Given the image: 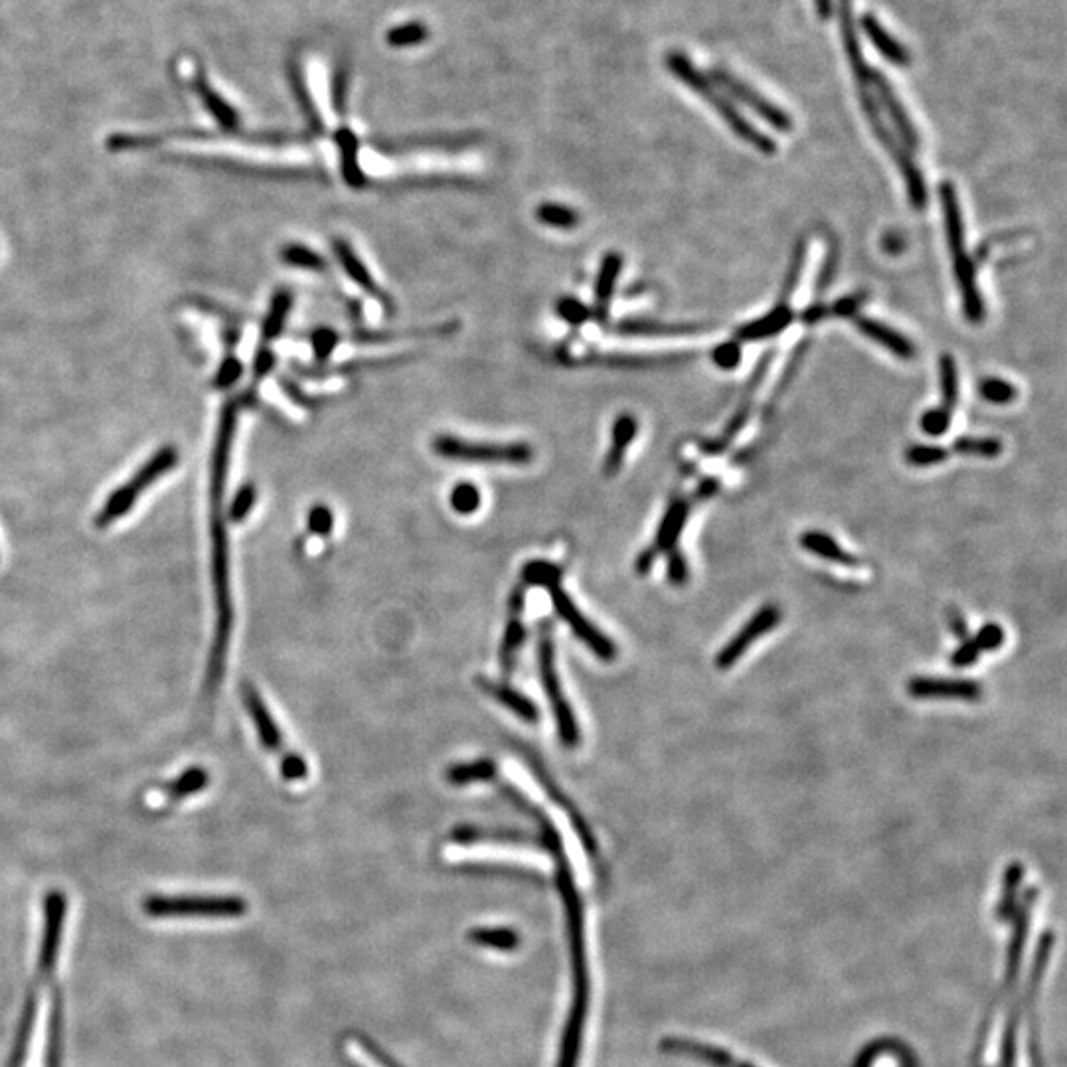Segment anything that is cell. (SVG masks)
<instances>
[{
    "label": "cell",
    "mask_w": 1067,
    "mask_h": 1067,
    "mask_svg": "<svg viewBox=\"0 0 1067 1067\" xmlns=\"http://www.w3.org/2000/svg\"><path fill=\"white\" fill-rule=\"evenodd\" d=\"M238 411L236 400H228L220 413L218 435L212 453V471H210V534H212V579L216 593L218 625L216 637L230 639L234 623V605H232V585H230V540L226 530V516L222 512L226 481L230 473L232 445L238 429Z\"/></svg>",
    "instance_id": "1"
},
{
    "label": "cell",
    "mask_w": 1067,
    "mask_h": 1067,
    "mask_svg": "<svg viewBox=\"0 0 1067 1067\" xmlns=\"http://www.w3.org/2000/svg\"><path fill=\"white\" fill-rule=\"evenodd\" d=\"M554 860H556V886L560 890L562 902L566 907L570 951H572V973H574V998H572V1008H570L568 1022L564 1028L558 1067H577L583 1026L587 1018V1004H589V973H587L585 937H583V903H581L579 890L575 886L574 874H572L566 850L554 854Z\"/></svg>",
    "instance_id": "2"
},
{
    "label": "cell",
    "mask_w": 1067,
    "mask_h": 1067,
    "mask_svg": "<svg viewBox=\"0 0 1067 1067\" xmlns=\"http://www.w3.org/2000/svg\"><path fill=\"white\" fill-rule=\"evenodd\" d=\"M668 72L678 80L680 83H684L690 91H694L698 97H702L722 119L724 123L736 133V137H739L743 143L755 147L761 155H775L777 151V145L771 137L763 135L755 125H751L741 113H739L738 107L730 101V97L718 89L716 83L710 82L704 78V74L694 66V62L680 50H672L666 54V60H664Z\"/></svg>",
    "instance_id": "3"
},
{
    "label": "cell",
    "mask_w": 1067,
    "mask_h": 1067,
    "mask_svg": "<svg viewBox=\"0 0 1067 1067\" xmlns=\"http://www.w3.org/2000/svg\"><path fill=\"white\" fill-rule=\"evenodd\" d=\"M939 200L943 208L945 236H947L951 259H953L955 279L961 289L963 311L971 323L979 325L985 319V301L981 297V289L977 283L975 261L967 253V247H965V222H963V212L959 204V194L953 182L947 180L939 186Z\"/></svg>",
    "instance_id": "4"
},
{
    "label": "cell",
    "mask_w": 1067,
    "mask_h": 1067,
    "mask_svg": "<svg viewBox=\"0 0 1067 1067\" xmlns=\"http://www.w3.org/2000/svg\"><path fill=\"white\" fill-rule=\"evenodd\" d=\"M538 672H540V682H542L544 694H546V698H548V702L552 706L554 718H556V728H558L560 741L568 749H574L581 743V730H579L574 710H572V706H570V702H568V698L564 694L562 680H560L558 670H556V651H554V639H552L550 623H540V633H538Z\"/></svg>",
    "instance_id": "5"
},
{
    "label": "cell",
    "mask_w": 1067,
    "mask_h": 1067,
    "mask_svg": "<svg viewBox=\"0 0 1067 1067\" xmlns=\"http://www.w3.org/2000/svg\"><path fill=\"white\" fill-rule=\"evenodd\" d=\"M176 463H178V453H176L174 447L159 449L155 453V457H151L137 471L135 477H131L121 489H117L115 493L107 498V502L103 504V508L99 510V514L95 518V526L97 528H105V526L113 524L115 520L123 518L135 506L139 496L145 493L157 479H161L168 471H172L176 467Z\"/></svg>",
    "instance_id": "6"
},
{
    "label": "cell",
    "mask_w": 1067,
    "mask_h": 1067,
    "mask_svg": "<svg viewBox=\"0 0 1067 1067\" xmlns=\"http://www.w3.org/2000/svg\"><path fill=\"white\" fill-rule=\"evenodd\" d=\"M433 451L443 459L469 461V463H508L526 465L534 459V451L528 443H481L459 439L455 435H439L433 439Z\"/></svg>",
    "instance_id": "7"
},
{
    "label": "cell",
    "mask_w": 1067,
    "mask_h": 1067,
    "mask_svg": "<svg viewBox=\"0 0 1067 1067\" xmlns=\"http://www.w3.org/2000/svg\"><path fill=\"white\" fill-rule=\"evenodd\" d=\"M151 917H240L247 911V903L236 896L224 898H163L153 896L143 903Z\"/></svg>",
    "instance_id": "8"
},
{
    "label": "cell",
    "mask_w": 1067,
    "mask_h": 1067,
    "mask_svg": "<svg viewBox=\"0 0 1067 1067\" xmlns=\"http://www.w3.org/2000/svg\"><path fill=\"white\" fill-rule=\"evenodd\" d=\"M550 591V599H552V605L558 613V617L562 621L568 623V627L572 629L575 637L595 655L599 660L603 662H613L617 658V645L605 635L601 633L577 607H575L572 597L566 593V589L562 587V583H552L546 587Z\"/></svg>",
    "instance_id": "9"
},
{
    "label": "cell",
    "mask_w": 1067,
    "mask_h": 1067,
    "mask_svg": "<svg viewBox=\"0 0 1067 1067\" xmlns=\"http://www.w3.org/2000/svg\"><path fill=\"white\" fill-rule=\"evenodd\" d=\"M710 78H712V83L720 85V89L728 91L732 97H736L743 105L753 109L773 129L783 131V133L793 129V119H791V115L787 111L779 109L775 103H771L767 97H763L755 87H751L749 83L739 80L738 76H734L730 70L716 66V68L710 70Z\"/></svg>",
    "instance_id": "10"
},
{
    "label": "cell",
    "mask_w": 1067,
    "mask_h": 1067,
    "mask_svg": "<svg viewBox=\"0 0 1067 1067\" xmlns=\"http://www.w3.org/2000/svg\"><path fill=\"white\" fill-rule=\"evenodd\" d=\"M781 621V609L773 603L769 605H763L741 629L739 633H736L728 645L716 655V668L720 670H728L732 668L739 658L743 657V653L763 635L771 633Z\"/></svg>",
    "instance_id": "11"
},
{
    "label": "cell",
    "mask_w": 1067,
    "mask_h": 1067,
    "mask_svg": "<svg viewBox=\"0 0 1067 1067\" xmlns=\"http://www.w3.org/2000/svg\"><path fill=\"white\" fill-rule=\"evenodd\" d=\"M907 694L915 700H965L977 702L983 698L985 688L977 680L969 678H931L917 676L907 682Z\"/></svg>",
    "instance_id": "12"
},
{
    "label": "cell",
    "mask_w": 1067,
    "mask_h": 1067,
    "mask_svg": "<svg viewBox=\"0 0 1067 1067\" xmlns=\"http://www.w3.org/2000/svg\"><path fill=\"white\" fill-rule=\"evenodd\" d=\"M870 82H872V89H874V95L880 103V109L882 113H886L896 129V137L900 139L903 147L909 151V153H915L919 151L921 147V141H919V133L917 129L913 127L905 107H903L902 99L898 97L896 89L892 87V83L888 82V78L884 74H880L878 70L872 68L870 72Z\"/></svg>",
    "instance_id": "13"
},
{
    "label": "cell",
    "mask_w": 1067,
    "mask_h": 1067,
    "mask_svg": "<svg viewBox=\"0 0 1067 1067\" xmlns=\"http://www.w3.org/2000/svg\"><path fill=\"white\" fill-rule=\"evenodd\" d=\"M520 753H522L524 761L528 763V767L532 769V773L536 775V779H538V783L542 785V789L546 791V795H548L560 809H564V813L568 815V819L572 822L575 834L579 836L583 848H585L591 856H595V854H597V840H595L593 832L589 830L587 822L583 821L579 809L572 805V801L568 799V795H566V793L562 791V787L552 779V775L546 771V767L542 765V761H540L534 753H530L528 749H522Z\"/></svg>",
    "instance_id": "14"
},
{
    "label": "cell",
    "mask_w": 1067,
    "mask_h": 1067,
    "mask_svg": "<svg viewBox=\"0 0 1067 1067\" xmlns=\"http://www.w3.org/2000/svg\"><path fill=\"white\" fill-rule=\"evenodd\" d=\"M524 601H526L524 587H514L512 593H510V603H508L510 615H508V623H506V629H504L502 645H500V651H498V662H500V668H502L504 676H508L512 672V668L516 664V655L522 649L524 639H526V631H524V625H522Z\"/></svg>",
    "instance_id": "15"
},
{
    "label": "cell",
    "mask_w": 1067,
    "mask_h": 1067,
    "mask_svg": "<svg viewBox=\"0 0 1067 1067\" xmlns=\"http://www.w3.org/2000/svg\"><path fill=\"white\" fill-rule=\"evenodd\" d=\"M44 907H46V929H44V941H42V951H40V967H42V973H48L56 963V955L60 947V937H62V927H64V917H66L64 894L58 890H52L46 896Z\"/></svg>",
    "instance_id": "16"
},
{
    "label": "cell",
    "mask_w": 1067,
    "mask_h": 1067,
    "mask_svg": "<svg viewBox=\"0 0 1067 1067\" xmlns=\"http://www.w3.org/2000/svg\"><path fill=\"white\" fill-rule=\"evenodd\" d=\"M242 698H244V704H246V710L251 716V722L257 730V736L259 741L269 749V751H279L283 747V734L279 730V726L275 724L271 712L267 710L261 694L255 690L253 684H242Z\"/></svg>",
    "instance_id": "17"
},
{
    "label": "cell",
    "mask_w": 1067,
    "mask_h": 1067,
    "mask_svg": "<svg viewBox=\"0 0 1067 1067\" xmlns=\"http://www.w3.org/2000/svg\"><path fill=\"white\" fill-rule=\"evenodd\" d=\"M332 249H334V255H336L340 267L344 269V273H346V275H348V277H350V279H352V281H354L366 295L376 297L378 301H382V303H386L388 307H392L390 297L380 289V285L376 283V279H374L372 273L368 271L366 263L356 255V251L350 247L348 242H344V240H334Z\"/></svg>",
    "instance_id": "18"
},
{
    "label": "cell",
    "mask_w": 1067,
    "mask_h": 1067,
    "mask_svg": "<svg viewBox=\"0 0 1067 1067\" xmlns=\"http://www.w3.org/2000/svg\"><path fill=\"white\" fill-rule=\"evenodd\" d=\"M621 269H623V257L617 251L607 253L599 265L597 279H595V303H593V315L599 323H605L609 319V307L615 295Z\"/></svg>",
    "instance_id": "19"
},
{
    "label": "cell",
    "mask_w": 1067,
    "mask_h": 1067,
    "mask_svg": "<svg viewBox=\"0 0 1067 1067\" xmlns=\"http://www.w3.org/2000/svg\"><path fill=\"white\" fill-rule=\"evenodd\" d=\"M477 684L485 694H489L500 706H504L508 712L518 716L522 722L526 724L540 722V710L536 708V704L528 696L518 692L516 688L502 684V682H494L489 678H477Z\"/></svg>",
    "instance_id": "20"
},
{
    "label": "cell",
    "mask_w": 1067,
    "mask_h": 1067,
    "mask_svg": "<svg viewBox=\"0 0 1067 1067\" xmlns=\"http://www.w3.org/2000/svg\"><path fill=\"white\" fill-rule=\"evenodd\" d=\"M637 431H639V423H637V417L633 413L617 415V419L613 423V429H611V447H609V451L605 455V463H603V471H605L607 477H613V475H617L621 471L625 455H627V449L635 441Z\"/></svg>",
    "instance_id": "21"
},
{
    "label": "cell",
    "mask_w": 1067,
    "mask_h": 1067,
    "mask_svg": "<svg viewBox=\"0 0 1067 1067\" xmlns=\"http://www.w3.org/2000/svg\"><path fill=\"white\" fill-rule=\"evenodd\" d=\"M688 514H690L688 498L678 496L668 504V508H666V512H664V516L660 520L655 542H653V548L657 550V554H668L670 550L678 548V540H680L682 530H684V526L688 522Z\"/></svg>",
    "instance_id": "22"
},
{
    "label": "cell",
    "mask_w": 1067,
    "mask_h": 1067,
    "mask_svg": "<svg viewBox=\"0 0 1067 1067\" xmlns=\"http://www.w3.org/2000/svg\"><path fill=\"white\" fill-rule=\"evenodd\" d=\"M860 26L864 30V34L868 36V40L872 42V46L888 60L892 62L894 66H900L905 68L911 64V54L907 52V48L903 46L902 42L890 34V30L884 28V24L874 16V14H864L860 18Z\"/></svg>",
    "instance_id": "23"
},
{
    "label": "cell",
    "mask_w": 1067,
    "mask_h": 1067,
    "mask_svg": "<svg viewBox=\"0 0 1067 1067\" xmlns=\"http://www.w3.org/2000/svg\"><path fill=\"white\" fill-rule=\"evenodd\" d=\"M854 325L862 334H866L876 344L884 346L888 352H892L900 360H913L915 358L917 350H915L913 342L909 338H905L902 332L890 329L884 323H880L876 319H870V317H856Z\"/></svg>",
    "instance_id": "24"
},
{
    "label": "cell",
    "mask_w": 1067,
    "mask_h": 1067,
    "mask_svg": "<svg viewBox=\"0 0 1067 1067\" xmlns=\"http://www.w3.org/2000/svg\"><path fill=\"white\" fill-rule=\"evenodd\" d=\"M795 315H793V309L789 303H777L773 307L771 313L751 321V323H745L736 330V338L738 342H749V340H763V338H771L779 332L787 329L791 323H793Z\"/></svg>",
    "instance_id": "25"
},
{
    "label": "cell",
    "mask_w": 1067,
    "mask_h": 1067,
    "mask_svg": "<svg viewBox=\"0 0 1067 1067\" xmlns=\"http://www.w3.org/2000/svg\"><path fill=\"white\" fill-rule=\"evenodd\" d=\"M662 1050L666 1052H674V1054H684V1056H690L694 1060H700V1062H706V1064H712V1066L718 1067H755L749 1066V1064H743L738 1058L730 1056L726 1050H720V1048H714L710 1044H702V1042H694V1040H682V1038H668L662 1042Z\"/></svg>",
    "instance_id": "26"
},
{
    "label": "cell",
    "mask_w": 1067,
    "mask_h": 1067,
    "mask_svg": "<svg viewBox=\"0 0 1067 1067\" xmlns=\"http://www.w3.org/2000/svg\"><path fill=\"white\" fill-rule=\"evenodd\" d=\"M453 840L459 844H471V842H506V844H534L540 846V836L530 834L524 830H510V828H475V826H459L453 832Z\"/></svg>",
    "instance_id": "27"
},
{
    "label": "cell",
    "mask_w": 1067,
    "mask_h": 1067,
    "mask_svg": "<svg viewBox=\"0 0 1067 1067\" xmlns=\"http://www.w3.org/2000/svg\"><path fill=\"white\" fill-rule=\"evenodd\" d=\"M334 143H336L338 153H340V170H342V176H344L346 184L352 186V188L366 186V182H368L366 174H364V170L360 168V163H358L360 143H358V137L354 135V131H350L348 127H340L334 133Z\"/></svg>",
    "instance_id": "28"
},
{
    "label": "cell",
    "mask_w": 1067,
    "mask_h": 1067,
    "mask_svg": "<svg viewBox=\"0 0 1067 1067\" xmlns=\"http://www.w3.org/2000/svg\"><path fill=\"white\" fill-rule=\"evenodd\" d=\"M799 542H801L803 550H807L813 556H819L826 562H832V564H838V566H846V568H858L860 566V560L856 556H852L850 552L842 550V546L832 536L819 532V530L803 532Z\"/></svg>",
    "instance_id": "29"
},
{
    "label": "cell",
    "mask_w": 1067,
    "mask_h": 1067,
    "mask_svg": "<svg viewBox=\"0 0 1067 1067\" xmlns=\"http://www.w3.org/2000/svg\"><path fill=\"white\" fill-rule=\"evenodd\" d=\"M496 775H498L496 763L489 757L455 763L445 773L447 781L451 785H455V787H465V785H473V783H493Z\"/></svg>",
    "instance_id": "30"
},
{
    "label": "cell",
    "mask_w": 1067,
    "mask_h": 1067,
    "mask_svg": "<svg viewBox=\"0 0 1067 1067\" xmlns=\"http://www.w3.org/2000/svg\"><path fill=\"white\" fill-rule=\"evenodd\" d=\"M291 309H293V293L289 289H279L273 295L269 311H267V315L263 319V325H261L263 340H273L283 332Z\"/></svg>",
    "instance_id": "31"
},
{
    "label": "cell",
    "mask_w": 1067,
    "mask_h": 1067,
    "mask_svg": "<svg viewBox=\"0 0 1067 1067\" xmlns=\"http://www.w3.org/2000/svg\"><path fill=\"white\" fill-rule=\"evenodd\" d=\"M702 325H668L655 321H623L615 330L627 336H666V334H690L700 332Z\"/></svg>",
    "instance_id": "32"
},
{
    "label": "cell",
    "mask_w": 1067,
    "mask_h": 1067,
    "mask_svg": "<svg viewBox=\"0 0 1067 1067\" xmlns=\"http://www.w3.org/2000/svg\"><path fill=\"white\" fill-rule=\"evenodd\" d=\"M196 87H200V89H198V91H200V97H202L204 105L210 109V113L218 119V123H220L226 131H230V133L238 131V127H240V117H238L236 109H234L230 103H226V101H224L214 89H210L206 83L198 82Z\"/></svg>",
    "instance_id": "33"
},
{
    "label": "cell",
    "mask_w": 1067,
    "mask_h": 1067,
    "mask_svg": "<svg viewBox=\"0 0 1067 1067\" xmlns=\"http://www.w3.org/2000/svg\"><path fill=\"white\" fill-rule=\"evenodd\" d=\"M536 220L556 230H572L579 224V214L574 208L558 202H544L536 208Z\"/></svg>",
    "instance_id": "34"
},
{
    "label": "cell",
    "mask_w": 1067,
    "mask_h": 1067,
    "mask_svg": "<svg viewBox=\"0 0 1067 1067\" xmlns=\"http://www.w3.org/2000/svg\"><path fill=\"white\" fill-rule=\"evenodd\" d=\"M939 384H941L943 408L951 411L959 402V370L951 354H943L939 358Z\"/></svg>",
    "instance_id": "35"
},
{
    "label": "cell",
    "mask_w": 1067,
    "mask_h": 1067,
    "mask_svg": "<svg viewBox=\"0 0 1067 1067\" xmlns=\"http://www.w3.org/2000/svg\"><path fill=\"white\" fill-rule=\"evenodd\" d=\"M455 330V323H447V325H439V327H429V329H411L400 330V332H386V330H358L354 332V342H362V344H380V342H394V340H400L404 336H427V334H447V332H453Z\"/></svg>",
    "instance_id": "36"
},
{
    "label": "cell",
    "mask_w": 1067,
    "mask_h": 1067,
    "mask_svg": "<svg viewBox=\"0 0 1067 1067\" xmlns=\"http://www.w3.org/2000/svg\"><path fill=\"white\" fill-rule=\"evenodd\" d=\"M210 783V775L206 769L202 767H190L188 771H184L180 777H176L168 787V795L172 799H184L188 795H194V793H200L208 787Z\"/></svg>",
    "instance_id": "37"
},
{
    "label": "cell",
    "mask_w": 1067,
    "mask_h": 1067,
    "mask_svg": "<svg viewBox=\"0 0 1067 1067\" xmlns=\"http://www.w3.org/2000/svg\"><path fill=\"white\" fill-rule=\"evenodd\" d=\"M953 451L963 457L994 459L1002 453V441L994 437H959L953 443Z\"/></svg>",
    "instance_id": "38"
},
{
    "label": "cell",
    "mask_w": 1067,
    "mask_h": 1067,
    "mask_svg": "<svg viewBox=\"0 0 1067 1067\" xmlns=\"http://www.w3.org/2000/svg\"><path fill=\"white\" fill-rule=\"evenodd\" d=\"M469 939L475 943V945H483V947H491L496 951H512L518 947V933L512 931V929H506V927H493V929H473L469 933Z\"/></svg>",
    "instance_id": "39"
},
{
    "label": "cell",
    "mask_w": 1067,
    "mask_h": 1067,
    "mask_svg": "<svg viewBox=\"0 0 1067 1067\" xmlns=\"http://www.w3.org/2000/svg\"><path fill=\"white\" fill-rule=\"evenodd\" d=\"M429 36V30L423 22H417V20H411L406 24H398L394 26L392 30H388L386 34V42L392 46V48H413V46H419L427 40Z\"/></svg>",
    "instance_id": "40"
},
{
    "label": "cell",
    "mask_w": 1067,
    "mask_h": 1067,
    "mask_svg": "<svg viewBox=\"0 0 1067 1067\" xmlns=\"http://www.w3.org/2000/svg\"><path fill=\"white\" fill-rule=\"evenodd\" d=\"M281 259L291 267L309 271H323L327 267V261L315 249L301 244H287L281 249Z\"/></svg>",
    "instance_id": "41"
},
{
    "label": "cell",
    "mask_w": 1067,
    "mask_h": 1067,
    "mask_svg": "<svg viewBox=\"0 0 1067 1067\" xmlns=\"http://www.w3.org/2000/svg\"><path fill=\"white\" fill-rule=\"evenodd\" d=\"M291 85H293V91H295V95H297V101H299L303 113L307 115L309 125H311L317 133H321V131L325 129V123H323V119H321V115H319V111H317V107H315V101H313V97H311V93H309V87L305 85V80H303L299 68H291Z\"/></svg>",
    "instance_id": "42"
},
{
    "label": "cell",
    "mask_w": 1067,
    "mask_h": 1067,
    "mask_svg": "<svg viewBox=\"0 0 1067 1067\" xmlns=\"http://www.w3.org/2000/svg\"><path fill=\"white\" fill-rule=\"evenodd\" d=\"M562 575L564 572L556 564L544 562V560L528 562L522 570L524 583L534 585V587H548L552 583H562Z\"/></svg>",
    "instance_id": "43"
},
{
    "label": "cell",
    "mask_w": 1067,
    "mask_h": 1067,
    "mask_svg": "<svg viewBox=\"0 0 1067 1067\" xmlns=\"http://www.w3.org/2000/svg\"><path fill=\"white\" fill-rule=\"evenodd\" d=\"M805 257H807V242L805 240H799L795 251H793V257H791V263H789V269H787V275L783 279V287H781V299L779 303H789V299L793 297L799 281H801V273H803V265H805Z\"/></svg>",
    "instance_id": "44"
},
{
    "label": "cell",
    "mask_w": 1067,
    "mask_h": 1067,
    "mask_svg": "<svg viewBox=\"0 0 1067 1067\" xmlns=\"http://www.w3.org/2000/svg\"><path fill=\"white\" fill-rule=\"evenodd\" d=\"M481 491L471 483H459L449 496V502L455 512L463 516H471L481 508Z\"/></svg>",
    "instance_id": "45"
},
{
    "label": "cell",
    "mask_w": 1067,
    "mask_h": 1067,
    "mask_svg": "<svg viewBox=\"0 0 1067 1067\" xmlns=\"http://www.w3.org/2000/svg\"><path fill=\"white\" fill-rule=\"evenodd\" d=\"M979 392L986 402L996 406H1006L1018 398V390L1002 378H986L981 382Z\"/></svg>",
    "instance_id": "46"
},
{
    "label": "cell",
    "mask_w": 1067,
    "mask_h": 1067,
    "mask_svg": "<svg viewBox=\"0 0 1067 1067\" xmlns=\"http://www.w3.org/2000/svg\"><path fill=\"white\" fill-rule=\"evenodd\" d=\"M949 451L937 445H911L905 451V461L913 467H933L947 461Z\"/></svg>",
    "instance_id": "47"
},
{
    "label": "cell",
    "mask_w": 1067,
    "mask_h": 1067,
    "mask_svg": "<svg viewBox=\"0 0 1067 1067\" xmlns=\"http://www.w3.org/2000/svg\"><path fill=\"white\" fill-rule=\"evenodd\" d=\"M311 344H313L317 360L321 364H325L332 356V352L336 350V346L340 344V334L334 329H329V327H321V329L313 330Z\"/></svg>",
    "instance_id": "48"
},
{
    "label": "cell",
    "mask_w": 1067,
    "mask_h": 1067,
    "mask_svg": "<svg viewBox=\"0 0 1067 1067\" xmlns=\"http://www.w3.org/2000/svg\"><path fill=\"white\" fill-rule=\"evenodd\" d=\"M255 498H257V491H255V487H253V485H249V483H247V485H244V487H242V489H240V491L236 493V496H234V500H232V504H230V510H228V520H230V522H234V524H240V522H244L247 516H249V512H251L253 504H255Z\"/></svg>",
    "instance_id": "49"
},
{
    "label": "cell",
    "mask_w": 1067,
    "mask_h": 1067,
    "mask_svg": "<svg viewBox=\"0 0 1067 1067\" xmlns=\"http://www.w3.org/2000/svg\"><path fill=\"white\" fill-rule=\"evenodd\" d=\"M242 374H244V364H242L234 354H230V356H226L224 362L220 364L218 374H216V378H214V386H216L218 390H228V388H232V386L242 378Z\"/></svg>",
    "instance_id": "50"
},
{
    "label": "cell",
    "mask_w": 1067,
    "mask_h": 1067,
    "mask_svg": "<svg viewBox=\"0 0 1067 1067\" xmlns=\"http://www.w3.org/2000/svg\"><path fill=\"white\" fill-rule=\"evenodd\" d=\"M973 641L977 643V647L981 649V653H983V651H986V653H994V651H998V649L1004 645V641H1006V633H1004V629H1002L998 623L990 621V623H985V625L977 631V635H975Z\"/></svg>",
    "instance_id": "51"
},
{
    "label": "cell",
    "mask_w": 1067,
    "mask_h": 1067,
    "mask_svg": "<svg viewBox=\"0 0 1067 1067\" xmlns=\"http://www.w3.org/2000/svg\"><path fill=\"white\" fill-rule=\"evenodd\" d=\"M921 429L931 435V437H939L943 435L949 427H951V411L945 410L943 406L941 408H935V410L925 411L921 415V421H919Z\"/></svg>",
    "instance_id": "52"
},
{
    "label": "cell",
    "mask_w": 1067,
    "mask_h": 1067,
    "mask_svg": "<svg viewBox=\"0 0 1067 1067\" xmlns=\"http://www.w3.org/2000/svg\"><path fill=\"white\" fill-rule=\"evenodd\" d=\"M666 558H668V562H666V577H668L670 585L682 587L684 583H688L690 568H688V562H686L684 554L678 548H674V550H670L666 554Z\"/></svg>",
    "instance_id": "53"
},
{
    "label": "cell",
    "mask_w": 1067,
    "mask_h": 1067,
    "mask_svg": "<svg viewBox=\"0 0 1067 1067\" xmlns=\"http://www.w3.org/2000/svg\"><path fill=\"white\" fill-rule=\"evenodd\" d=\"M558 315L560 319H564L568 325L572 327H579L583 325L589 317H591V311L574 297H564L558 301Z\"/></svg>",
    "instance_id": "54"
},
{
    "label": "cell",
    "mask_w": 1067,
    "mask_h": 1067,
    "mask_svg": "<svg viewBox=\"0 0 1067 1067\" xmlns=\"http://www.w3.org/2000/svg\"><path fill=\"white\" fill-rule=\"evenodd\" d=\"M712 360L722 370H734L741 362V344L738 340L724 342L712 350Z\"/></svg>",
    "instance_id": "55"
},
{
    "label": "cell",
    "mask_w": 1067,
    "mask_h": 1067,
    "mask_svg": "<svg viewBox=\"0 0 1067 1067\" xmlns=\"http://www.w3.org/2000/svg\"><path fill=\"white\" fill-rule=\"evenodd\" d=\"M307 524H309V530L313 534L329 536L330 532H332V526H334V516L330 512L329 506H325V504L313 506L311 512H309Z\"/></svg>",
    "instance_id": "56"
},
{
    "label": "cell",
    "mask_w": 1067,
    "mask_h": 1067,
    "mask_svg": "<svg viewBox=\"0 0 1067 1067\" xmlns=\"http://www.w3.org/2000/svg\"><path fill=\"white\" fill-rule=\"evenodd\" d=\"M981 658V649L977 647V643L973 641V637L961 641V645L951 653V666L955 668H969L973 664H977Z\"/></svg>",
    "instance_id": "57"
},
{
    "label": "cell",
    "mask_w": 1067,
    "mask_h": 1067,
    "mask_svg": "<svg viewBox=\"0 0 1067 1067\" xmlns=\"http://www.w3.org/2000/svg\"><path fill=\"white\" fill-rule=\"evenodd\" d=\"M864 301H866V295H850V297L838 299L834 305L824 307V315L826 317H854Z\"/></svg>",
    "instance_id": "58"
},
{
    "label": "cell",
    "mask_w": 1067,
    "mask_h": 1067,
    "mask_svg": "<svg viewBox=\"0 0 1067 1067\" xmlns=\"http://www.w3.org/2000/svg\"><path fill=\"white\" fill-rule=\"evenodd\" d=\"M281 775L287 781H301V779H305L309 775V765L301 755L289 753L281 761Z\"/></svg>",
    "instance_id": "59"
},
{
    "label": "cell",
    "mask_w": 1067,
    "mask_h": 1067,
    "mask_svg": "<svg viewBox=\"0 0 1067 1067\" xmlns=\"http://www.w3.org/2000/svg\"><path fill=\"white\" fill-rule=\"evenodd\" d=\"M947 621H949V629L957 637V641H965V639L971 637L969 623H967V619H965V615H963V611L959 607H949Z\"/></svg>",
    "instance_id": "60"
},
{
    "label": "cell",
    "mask_w": 1067,
    "mask_h": 1067,
    "mask_svg": "<svg viewBox=\"0 0 1067 1067\" xmlns=\"http://www.w3.org/2000/svg\"><path fill=\"white\" fill-rule=\"evenodd\" d=\"M275 368V356L271 350L267 348H261L255 356V362H253V376L255 380H263L271 370Z\"/></svg>",
    "instance_id": "61"
},
{
    "label": "cell",
    "mask_w": 1067,
    "mask_h": 1067,
    "mask_svg": "<svg viewBox=\"0 0 1067 1067\" xmlns=\"http://www.w3.org/2000/svg\"><path fill=\"white\" fill-rule=\"evenodd\" d=\"M344 99H346V70H336L334 82H332V101L338 113H344Z\"/></svg>",
    "instance_id": "62"
},
{
    "label": "cell",
    "mask_w": 1067,
    "mask_h": 1067,
    "mask_svg": "<svg viewBox=\"0 0 1067 1067\" xmlns=\"http://www.w3.org/2000/svg\"><path fill=\"white\" fill-rule=\"evenodd\" d=\"M658 554L657 550L653 546H649L647 550H643L639 556H637V562H635V572L639 575L649 574L657 562Z\"/></svg>",
    "instance_id": "63"
},
{
    "label": "cell",
    "mask_w": 1067,
    "mask_h": 1067,
    "mask_svg": "<svg viewBox=\"0 0 1067 1067\" xmlns=\"http://www.w3.org/2000/svg\"><path fill=\"white\" fill-rule=\"evenodd\" d=\"M718 491H720V483H718V479H712V477H710V479H706V481H702V483L698 485V489H696V493H694V498H696V500H708V498H712Z\"/></svg>",
    "instance_id": "64"
}]
</instances>
